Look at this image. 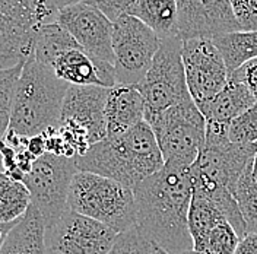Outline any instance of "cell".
Wrapping results in <instances>:
<instances>
[{"label": "cell", "instance_id": "1", "mask_svg": "<svg viewBox=\"0 0 257 254\" xmlns=\"http://www.w3.org/2000/svg\"><path fill=\"white\" fill-rule=\"evenodd\" d=\"M138 232L168 254L193 251L189 210L192 167L165 162L162 170L133 187Z\"/></svg>", "mask_w": 257, "mask_h": 254}, {"label": "cell", "instance_id": "2", "mask_svg": "<svg viewBox=\"0 0 257 254\" xmlns=\"http://www.w3.org/2000/svg\"><path fill=\"white\" fill-rule=\"evenodd\" d=\"M164 165L157 138L146 120L124 133L104 138L76 158L79 171L111 178L132 190Z\"/></svg>", "mask_w": 257, "mask_h": 254}, {"label": "cell", "instance_id": "3", "mask_svg": "<svg viewBox=\"0 0 257 254\" xmlns=\"http://www.w3.org/2000/svg\"><path fill=\"white\" fill-rule=\"evenodd\" d=\"M69 83L59 79L53 67L30 56L18 80L9 130L32 138L60 124Z\"/></svg>", "mask_w": 257, "mask_h": 254}, {"label": "cell", "instance_id": "4", "mask_svg": "<svg viewBox=\"0 0 257 254\" xmlns=\"http://www.w3.org/2000/svg\"><path fill=\"white\" fill-rule=\"evenodd\" d=\"M69 209L110 226L118 234L136 228L133 190L102 175L78 171L69 191Z\"/></svg>", "mask_w": 257, "mask_h": 254}, {"label": "cell", "instance_id": "5", "mask_svg": "<svg viewBox=\"0 0 257 254\" xmlns=\"http://www.w3.org/2000/svg\"><path fill=\"white\" fill-rule=\"evenodd\" d=\"M57 15L48 0H0V70L25 63L38 30Z\"/></svg>", "mask_w": 257, "mask_h": 254}, {"label": "cell", "instance_id": "6", "mask_svg": "<svg viewBox=\"0 0 257 254\" xmlns=\"http://www.w3.org/2000/svg\"><path fill=\"white\" fill-rule=\"evenodd\" d=\"M165 162L192 167L206 138V118L192 96L149 121Z\"/></svg>", "mask_w": 257, "mask_h": 254}, {"label": "cell", "instance_id": "7", "mask_svg": "<svg viewBox=\"0 0 257 254\" xmlns=\"http://www.w3.org/2000/svg\"><path fill=\"white\" fill-rule=\"evenodd\" d=\"M183 40L178 37L161 40L158 53L154 57L145 79L136 85L145 102V120L189 98L183 64Z\"/></svg>", "mask_w": 257, "mask_h": 254}, {"label": "cell", "instance_id": "8", "mask_svg": "<svg viewBox=\"0 0 257 254\" xmlns=\"http://www.w3.org/2000/svg\"><path fill=\"white\" fill-rule=\"evenodd\" d=\"M76 158L44 154L34 162L22 183L31 194V205L41 213L46 229L51 228L69 210V191L78 173Z\"/></svg>", "mask_w": 257, "mask_h": 254}, {"label": "cell", "instance_id": "9", "mask_svg": "<svg viewBox=\"0 0 257 254\" xmlns=\"http://www.w3.org/2000/svg\"><path fill=\"white\" fill-rule=\"evenodd\" d=\"M161 38L136 16L123 15L112 22V53L117 83L139 85L145 79Z\"/></svg>", "mask_w": 257, "mask_h": 254}, {"label": "cell", "instance_id": "10", "mask_svg": "<svg viewBox=\"0 0 257 254\" xmlns=\"http://www.w3.org/2000/svg\"><path fill=\"white\" fill-rule=\"evenodd\" d=\"M257 143L238 145L228 139V126L206 123V138L192 167L222 184L231 193L245 170L253 165Z\"/></svg>", "mask_w": 257, "mask_h": 254}, {"label": "cell", "instance_id": "11", "mask_svg": "<svg viewBox=\"0 0 257 254\" xmlns=\"http://www.w3.org/2000/svg\"><path fill=\"white\" fill-rule=\"evenodd\" d=\"M183 64L189 92L200 108L218 95L228 83L224 57L209 38L183 41Z\"/></svg>", "mask_w": 257, "mask_h": 254}, {"label": "cell", "instance_id": "12", "mask_svg": "<svg viewBox=\"0 0 257 254\" xmlns=\"http://www.w3.org/2000/svg\"><path fill=\"white\" fill-rule=\"evenodd\" d=\"M118 235L110 226L69 209L46 229V245L60 254H108Z\"/></svg>", "mask_w": 257, "mask_h": 254}, {"label": "cell", "instance_id": "13", "mask_svg": "<svg viewBox=\"0 0 257 254\" xmlns=\"http://www.w3.org/2000/svg\"><path fill=\"white\" fill-rule=\"evenodd\" d=\"M59 22L96 63L112 64V21L88 3H78L59 12Z\"/></svg>", "mask_w": 257, "mask_h": 254}, {"label": "cell", "instance_id": "14", "mask_svg": "<svg viewBox=\"0 0 257 254\" xmlns=\"http://www.w3.org/2000/svg\"><path fill=\"white\" fill-rule=\"evenodd\" d=\"M177 31L186 41L241 30L229 0H177Z\"/></svg>", "mask_w": 257, "mask_h": 254}, {"label": "cell", "instance_id": "15", "mask_svg": "<svg viewBox=\"0 0 257 254\" xmlns=\"http://www.w3.org/2000/svg\"><path fill=\"white\" fill-rule=\"evenodd\" d=\"M108 89L70 85L64 96L60 123H70L85 130L92 145L107 138L105 105Z\"/></svg>", "mask_w": 257, "mask_h": 254}, {"label": "cell", "instance_id": "16", "mask_svg": "<svg viewBox=\"0 0 257 254\" xmlns=\"http://www.w3.org/2000/svg\"><path fill=\"white\" fill-rule=\"evenodd\" d=\"M59 79L72 86H102L117 85L115 69L112 64L96 63L83 50H70L57 59L53 66Z\"/></svg>", "mask_w": 257, "mask_h": 254}, {"label": "cell", "instance_id": "17", "mask_svg": "<svg viewBox=\"0 0 257 254\" xmlns=\"http://www.w3.org/2000/svg\"><path fill=\"white\" fill-rule=\"evenodd\" d=\"M107 136L124 133L145 121V102L142 94L133 85L117 83L108 89L105 105Z\"/></svg>", "mask_w": 257, "mask_h": 254}, {"label": "cell", "instance_id": "18", "mask_svg": "<svg viewBox=\"0 0 257 254\" xmlns=\"http://www.w3.org/2000/svg\"><path fill=\"white\" fill-rule=\"evenodd\" d=\"M256 102L257 99L244 83L229 78L224 89L199 110L205 115L206 123L229 126L232 120L250 110Z\"/></svg>", "mask_w": 257, "mask_h": 254}, {"label": "cell", "instance_id": "19", "mask_svg": "<svg viewBox=\"0 0 257 254\" xmlns=\"http://www.w3.org/2000/svg\"><path fill=\"white\" fill-rule=\"evenodd\" d=\"M0 254H47L44 219L34 205L11 231Z\"/></svg>", "mask_w": 257, "mask_h": 254}, {"label": "cell", "instance_id": "20", "mask_svg": "<svg viewBox=\"0 0 257 254\" xmlns=\"http://www.w3.org/2000/svg\"><path fill=\"white\" fill-rule=\"evenodd\" d=\"M78 41L59 22L43 25L35 37L32 56L40 62L53 67L60 56L70 50H79ZM82 50V48H80Z\"/></svg>", "mask_w": 257, "mask_h": 254}, {"label": "cell", "instance_id": "21", "mask_svg": "<svg viewBox=\"0 0 257 254\" xmlns=\"http://www.w3.org/2000/svg\"><path fill=\"white\" fill-rule=\"evenodd\" d=\"M130 15L152 28L161 40L178 37L177 0H138Z\"/></svg>", "mask_w": 257, "mask_h": 254}, {"label": "cell", "instance_id": "22", "mask_svg": "<svg viewBox=\"0 0 257 254\" xmlns=\"http://www.w3.org/2000/svg\"><path fill=\"white\" fill-rule=\"evenodd\" d=\"M212 41L222 54L229 76L242 64L257 59V31L228 32Z\"/></svg>", "mask_w": 257, "mask_h": 254}, {"label": "cell", "instance_id": "23", "mask_svg": "<svg viewBox=\"0 0 257 254\" xmlns=\"http://www.w3.org/2000/svg\"><path fill=\"white\" fill-rule=\"evenodd\" d=\"M31 206V194L22 181L0 170V223L21 221Z\"/></svg>", "mask_w": 257, "mask_h": 254}, {"label": "cell", "instance_id": "24", "mask_svg": "<svg viewBox=\"0 0 257 254\" xmlns=\"http://www.w3.org/2000/svg\"><path fill=\"white\" fill-rule=\"evenodd\" d=\"M228 219L210 200L193 191V199L189 210V229L193 238V248L206 237L215 226L226 222Z\"/></svg>", "mask_w": 257, "mask_h": 254}, {"label": "cell", "instance_id": "25", "mask_svg": "<svg viewBox=\"0 0 257 254\" xmlns=\"http://www.w3.org/2000/svg\"><path fill=\"white\" fill-rule=\"evenodd\" d=\"M232 194L240 207L247 234H257V183L253 177V165L245 170Z\"/></svg>", "mask_w": 257, "mask_h": 254}, {"label": "cell", "instance_id": "26", "mask_svg": "<svg viewBox=\"0 0 257 254\" xmlns=\"http://www.w3.org/2000/svg\"><path fill=\"white\" fill-rule=\"evenodd\" d=\"M240 242V237L232 225L221 223L209 231L206 237L194 245L193 251L203 254H234Z\"/></svg>", "mask_w": 257, "mask_h": 254}, {"label": "cell", "instance_id": "27", "mask_svg": "<svg viewBox=\"0 0 257 254\" xmlns=\"http://www.w3.org/2000/svg\"><path fill=\"white\" fill-rule=\"evenodd\" d=\"M24 64L25 63L0 70V141L5 139L6 133L9 132L16 85L21 78Z\"/></svg>", "mask_w": 257, "mask_h": 254}, {"label": "cell", "instance_id": "28", "mask_svg": "<svg viewBox=\"0 0 257 254\" xmlns=\"http://www.w3.org/2000/svg\"><path fill=\"white\" fill-rule=\"evenodd\" d=\"M228 139L238 145L257 143V102L228 126Z\"/></svg>", "mask_w": 257, "mask_h": 254}, {"label": "cell", "instance_id": "29", "mask_svg": "<svg viewBox=\"0 0 257 254\" xmlns=\"http://www.w3.org/2000/svg\"><path fill=\"white\" fill-rule=\"evenodd\" d=\"M108 254H168L151 242L149 239L142 237L138 229H130L118 235L115 244L112 245L111 251Z\"/></svg>", "mask_w": 257, "mask_h": 254}, {"label": "cell", "instance_id": "30", "mask_svg": "<svg viewBox=\"0 0 257 254\" xmlns=\"http://www.w3.org/2000/svg\"><path fill=\"white\" fill-rule=\"evenodd\" d=\"M241 31H257V0H229Z\"/></svg>", "mask_w": 257, "mask_h": 254}, {"label": "cell", "instance_id": "31", "mask_svg": "<svg viewBox=\"0 0 257 254\" xmlns=\"http://www.w3.org/2000/svg\"><path fill=\"white\" fill-rule=\"evenodd\" d=\"M138 0H85V3L99 9L110 21H117L120 16L130 15Z\"/></svg>", "mask_w": 257, "mask_h": 254}, {"label": "cell", "instance_id": "32", "mask_svg": "<svg viewBox=\"0 0 257 254\" xmlns=\"http://www.w3.org/2000/svg\"><path fill=\"white\" fill-rule=\"evenodd\" d=\"M229 78L244 83L257 99V59H253L245 64H242Z\"/></svg>", "mask_w": 257, "mask_h": 254}, {"label": "cell", "instance_id": "33", "mask_svg": "<svg viewBox=\"0 0 257 254\" xmlns=\"http://www.w3.org/2000/svg\"><path fill=\"white\" fill-rule=\"evenodd\" d=\"M28 151L35 158H40L44 154H47V143H46L44 135H37V136L28 138Z\"/></svg>", "mask_w": 257, "mask_h": 254}, {"label": "cell", "instance_id": "34", "mask_svg": "<svg viewBox=\"0 0 257 254\" xmlns=\"http://www.w3.org/2000/svg\"><path fill=\"white\" fill-rule=\"evenodd\" d=\"M234 254H257V234H247L241 238Z\"/></svg>", "mask_w": 257, "mask_h": 254}, {"label": "cell", "instance_id": "35", "mask_svg": "<svg viewBox=\"0 0 257 254\" xmlns=\"http://www.w3.org/2000/svg\"><path fill=\"white\" fill-rule=\"evenodd\" d=\"M18 222H19V221H18ZM18 222L0 223V251H2V248H3V245H5V242H6L8 237H9L11 231L15 228L16 223Z\"/></svg>", "mask_w": 257, "mask_h": 254}, {"label": "cell", "instance_id": "36", "mask_svg": "<svg viewBox=\"0 0 257 254\" xmlns=\"http://www.w3.org/2000/svg\"><path fill=\"white\" fill-rule=\"evenodd\" d=\"M83 2L85 0H48V3L59 12L64 8H69V6H73V5H78V3H83Z\"/></svg>", "mask_w": 257, "mask_h": 254}, {"label": "cell", "instance_id": "37", "mask_svg": "<svg viewBox=\"0 0 257 254\" xmlns=\"http://www.w3.org/2000/svg\"><path fill=\"white\" fill-rule=\"evenodd\" d=\"M253 177H254V180H256L257 183V154L256 157H254V161H253Z\"/></svg>", "mask_w": 257, "mask_h": 254}, {"label": "cell", "instance_id": "38", "mask_svg": "<svg viewBox=\"0 0 257 254\" xmlns=\"http://www.w3.org/2000/svg\"><path fill=\"white\" fill-rule=\"evenodd\" d=\"M47 254H60V253H56V251H51V250H47Z\"/></svg>", "mask_w": 257, "mask_h": 254}, {"label": "cell", "instance_id": "39", "mask_svg": "<svg viewBox=\"0 0 257 254\" xmlns=\"http://www.w3.org/2000/svg\"><path fill=\"white\" fill-rule=\"evenodd\" d=\"M189 254H203V253H197V251H190Z\"/></svg>", "mask_w": 257, "mask_h": 254}]
</instances>
